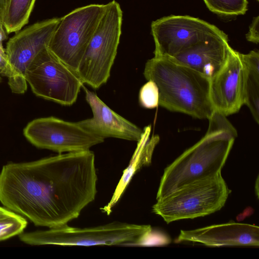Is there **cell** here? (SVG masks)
<instances>
[{"mask_svg":"<svg viewBox=\"0 0 259 259\" xmlns=\"http://www.w3.org/2000/svg\"><path fill=\"white\" fill-rule=\"evenodd\" d=\"M5 0H0V24H3V16L4 9Z\"/></svg>","mask_w":259,"mask_h":259,"instance_id":"d4e9b609","label":"cell"},{"mask_svg":"<svg viewBox=\"0 0 259 259\" xmlns=\"http://www.w3.org/2000/svg\"><path fill=\"white\" fill-rule=\"evenodd\" d=\"M159 90L156 84L152 80H148L140 90V105L145 108H155L159 105Z\"/></svg>","mask_w":259,"mask_h":259,"instance_id":"44dd1931","label":"cell"},{"mask_svg":"<svg viewBox=\"0 0 259 259\" xmlns=\"http://www.w3.org/2000/svg\"><path fill=\"white\" fill-rule=\"evenodd\" d=\"M256 1H258V0H256Z\"/></svg>","mask_w":259,"mask_h":259,"instance_id":"4316f807","label":"cell"},{"mask_svg":"<svg viewBox=\"0 0 259 259\" xmlns=\"http://www.w3.org/2000/svg\"><path fill=\"white\" fill-rule=\"evenodd\" d=\"M122 16L117 2L106 4L76 71L83 83L98 89L108 80L119 43Z\"/></svg>","mask_w":259,"mask_h":259,"instance_id":"8992f818","label":"cell"},{"mask_svg":"<svg viewBox=\"0 0 259 259\" xmlns=\"http://www.w3.org/2000/svg\"><path fill=\"white\" fill-rule=\"evenodd\" d=\"M106 4L78 8L61 17L48 44V49L76 72Z\"/></svg>","mask_w":259,"mask_h":259,"instance_id":"52a82bcc","label":"cell"},{"mask_svg":"<svg viewBox=\"0 0 259 259\" xmlns=\"http://www.w3.org/2000/svg\"><path fill=\"white\" fill-rule=\"evenodd\" d=\"M95 160L89 150L8 163L0 172V201L36 226L67 225L95 199Z\"/></svg>","mask_w":259,"mask_h":259,"instance_id":"6da1fadb","label":"cell"},{"mask_svg":"<svg viewBox=\"0 0 259 259\" xmlns=\"http://www.w3.org/2000/svg\"><path fill=\"white\" fill-rule=\"evenodd\" d=\"M150 125L144 128L131 162L123 171L111 200L107 205L101 208L102 212L107 215L110 214L112 209L121 198L134 175L142 166L151 163L153 152L159 141V138L158 135H155L150 138Z\"/></svg>","mask_w":259,"mask_h":259,"instance_id":"2e32d148","label":"cell"},{"mask_svg":"<svg viewBox=\"0 0 259 259\" xmlns=\"http://www.w3.org/2000/svg\"><path fill=\"white\" fill-rule=\"evenodd\" d=\"M84 90L93 116L78 121L79 125L104 139L113 137L137 142L141 139L143 130L111 109L95 93Z\"/></svg>","mask_w":259,"mask_h":259,"instance_id":"4fadbf2b","label":"cell"},{"mask_svg":"<svg viewBox=\"0 0 259 259\" xmlns=\"http://www.w3.org/2000/svg\"><path fill=\"white\" fill-rule=\"evenodd\" d=\"M23 134L35 147L59 153L89 150L105 139L86 130L78 122L53 116L32 120L24 128Z\"/></svg>","mask_w":259,"mask_h":259,"instance_id":"8fae6325","label":"cell"},{"mask_svg":"<svg viewBox=\"0 0 259 259\" xmlns=\"http://www.w3.org/2000/svg\"><path fill=\"white\" fill-rule=\"evenodd\" d=\"M36 0H5L3 24L7 32H17L26 24Z\"/></svg>","mask_w":259,"mask_h":259,"instance_id":"ac0fdd59","label":"cell"},{"mask_svg":"<svg viewBox=\"0 0 259 259\" xmlns=\"http://www.w3.org/2000/svg\"><path fill=\"white\" fill-rule=\"evenodd\" d=\"M2 77H1V75H0V83H1V82H2Z\"/></svg>","mask_w":259,"mask_h":259,"instance_id":"484cf974","label":"cell"},{"mask_svg":"<svg viewBox=\"0 0 259 259\" xmlns=\"http://www.w3.org/2000/svg\"><path fill=\"white\" fill-rule=\"evenodd\" d=\"M61 18H54L35 23L11 37L5 49L8 62V84L17 94L27 90L26 73L29 65L47 47Z\"/></svg>","mask_w":259,"mask_h":259,"instance_id":"30bf717a","label":"cell"},{"mask_svg":"<svg viewBox=\"0 0 259 259\" xmlns=\"http://www.w3.org/2000/svg\"><path fill=\"white\" fill-rule=\"evenodd\" d=\"M208 9L218 15L232 16L244 14L247 0H203Z\"/></svg>","mask_w":259,"mask_h":259,"instance_id":"ffe728a7","label":"cell"},{"mask_svg":"<svg viewBox=\"0 0 259 259\" xmlns=\"http://www.w3.org/2000/svg\"><path fill=\"white\" fill-rule=\"evenodd\" d=\"M205 135L164 169L156 199L192 182L221 173L237 136L227 116L213 111Z\"/></svg>","mask_w":259,"mask_h":259,"instance_id":"7a4b0ae2","label":"cell"},{"mask_svg":"<svg viewBox=\"0 0 259 259\" xmlns=\"http://www.w3.org/2000/svg\"><path fill=\"white\" fill-rule=\"evenodd\" d=\"M231 192L221 173L184 185L157 199L152 210L167 224L203 217L221 209Z\"/></svg>","mask_w":259,"mask_h":259,"instance_id":"5b68a950","label":"cell"},{"mask_svg":"<svg viewBox=\"0 0 259 259\" xmlns=\"http://www.w3.org/2000/svg\"><path fill=\"white\" fill-rule=\"evenodd\" d=\"M26 79L37 96L65 106L75 102L83 83L76 72L59 60L48 47L29 65Z\"/></svg>","mask_w":259,"mask_h":259,"instance_id":"ba28073f","label":"cell"},{"mask_svg":"<svg viewBox=\"0 0 259 259\" xmlns=\"http://www.w3.org/2000/svg\"><path fill=\"white\" fill-rule=\"evenodd\" d=\"M5 30L4 26L0 24V44H2V42L7 38V35Z\"/></svg>","mask_w":259,"mask_h":259,"instance_id":"cb8c5ba5","label":"cell"},{"mask_svg":"<svg viewBox=\"0 0 259 259\" xmlns=\"http://www.w3.org/2000/svg\"><path fill=\"white\" fill-rule=\"evenodd\" d=\"M144 75L156 84L160 106L201 119H208L213 113L209 79L194 69L170 58L154 56L146 63Z\"/></svg>","mask_w":259,"mask_h":259,"instance_id":"3957f363","label":"cell"},{"mask_svg":"<svg viewBox=\"0 0 259 259\" xmlns=\"http://www.w3.org/2000/svg\"><path fill=\"white\" fill-rule=\"evenodd\" d=\"M244 65L241 53L229 48L227 58L209 79V97L213 110L226 116L244 105Z\"/></svg>","mask_w":259,"mask_h":259,"instance_id":"7c38bea8","label":"cell"},{"mask_svg":"<svg viewBox=\"0 0 259 259\" xmlns=\"http://www.w3.org/2000/svg\"><path fill=\"white\" fill-rule=\"evenodd\" d=\"M183 241L201 243L210 246H258L259 227L230 222L192 230H181L176 242Z\"/></svg>","mask_w":259,"mask_h":259,"instance_id":"5bb4252c","label":"cell"},{"mask_svg":"<svg viewBox=\"0 0 259 259\" xmlns=\"http://www.w3.org/2000/svg\"><path fill=\"white\" fill-rule=\"evenodd\" d=\"M230 48L228 36L200 41L168 58L189 67L209 79L224 64Z\"/></svg>","mask_w":259,"mask_h":259,"instance_id":"9a60e30c","label":"cell"},{"mask_svg":"<svg viewBox=\"0 0 259 259\" xmlns=\"http://www.w3.org/2000/svg\"><path fill=\"white\" fill-rule=\"evenodd\" d=\"M246 38L249 41L258 44L259 42V16L254 17L249 26Z\"/></svg>","mask_w":259,"mask_h":259,"instance_id":"7402d4cb","label":"cell"},{"mask_svg":"<svg viewBox=\"0 0 259 259\" xmlns=\"http://www.w3.org/2000/svg\"><path fill=\"white\" fill-rule=\"evenodd\" d=\"M8 73V62L6 51L2 44H0V74L7 76Z\"/></svg>","mask_w":259,"mask_h":259,"instance_id":"603a6c76","label":"cell"},{"mask_svg":"<svg viewBox=\"0 0 259 259\" xmlns=\"http://www.w3.org/2000/svg\"><path fill=\"white\" fill-rule=\"evenodd\" d=\"M27 225L23 216L0 206V241L21 234Z\"/></svg>","mask_w":259,"mask_h":259,"instance_id":"d6986e66","label":"cell"},{"mask_svg":"<svg viewBox=\"0 0 259 259\" xmlns=\"http://www.w3.org/2000/svg\"><path fill=\"white\" fill-rule=\"evenodd\" d=\"M152 232L150 225L114 222L95 227L79 228L67 225L19 235L23 242L33 245L92 246L141 244Z\"/></svg>","mask_w":259,"mask_h":259,"instance_id":"277c9868","label":"cell"},{"mask_svg":"<svg viewBox=\"0 0 259 259\" xmlns=\"http://www.w3.org/2000/svg\"><path fill=\"white\" fill-rule=\"evenodd\" d=\"M244 65V105L249 109L257 123L259 122V53L251 51L241 53Z\"/></svg>","mask_w":259,"mask_h":259,"instance_id":"e0dca14e","label":"cell"},{"mask_svg":"<svg viewBox=\"0 0 259 259\" xmlns=\"http://www.w3.org/2000/svg\"><path fill=\"white\" fill-rule=\"evenodd\" d=\"M151 27L155 57H172L200 41L227 36L215 25L190 16L164 17Z\"/></svg>","mask_w":259,"mask_h":259,"instance_id":"9c48e42d","label":"cell"}]
</instances>
